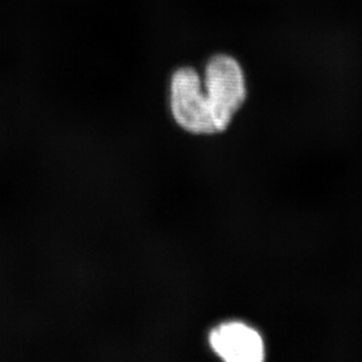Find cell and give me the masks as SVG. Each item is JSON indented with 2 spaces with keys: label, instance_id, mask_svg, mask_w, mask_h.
Instances as JSON below:
<instances>
[{
  "label": "cell",
  "instance_id": "cell-1",
  "mask_svg": "<svg viewBox=\"0 0 362 362\" xmlns=\"http://www.w3.org/2000/svg\"><path fill=\"white\" fill-rule=\"evenodd\" d=\"M204 92L217 130L222 133L245 103L247 90L240 62L231 55L211 57L205 67Z\"/></svg>",
  "mask_w": 362,
  "mask_h": 362
},
{
  "label": "cell",
  "instance_id": "cell-2",
  "mask_svg": "<svg viewBox=\"0 0 362 362\" xmlns=\"http://www.w3.org/2000/svg\"><path fill=\"white\" fill-rule=\"evenodd\" d=\"M170 108L178 126L189 133L197 135L218 134L196 69L182 67L174 73L170 83Z\"/></svg>",
  "mask_w": 362,
  "mask_h": 362
},
{
  "label": "cell",
  "instance_id": "cell-3",
  "mask_svg": "<svg viewBox=\"0 0 362 362\" xmlns=\"http://www.w3.org/2000/svg\"><path fill=\"white\" fill-rule=\"evenodd\" d=\"M209 344L224 361L260 362L265 358L263 338L242 322L219 325L209 335Z\"/></svg>",
  "mask_w": 362,
  "mask_h": 362
}]
</instances>
